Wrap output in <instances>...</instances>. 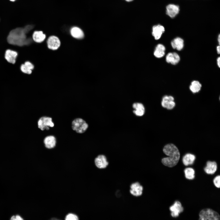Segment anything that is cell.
<instances>
[{
  "mask_svg": "<svg viewBox=\"0 0 220 220\" xmlns=\"http://www.w3.org/2000/svg\"><path fill=\"white\" fill-rule=\"evenodd\" d=\"M164 153L168 157L163 158L161 160L162 164L166 166L172 167L176 166L179 161L180 153L176 146L172 144L165 145L163 149Z\"/></svg>",
  "mask_w": 220,
  "mask_h": 220,
  "instance_id": "7a4b0ae2",
  "label": "cell"
},
{
  "mask_svg": "<svg viewBox=\"0 0 220 220\" xmlns=\"http://www.w3.org/2000/svg\"><path fill=\"white\" fill-rule=\"evenodd\" d=\"M132 107L134 109L133 113L137 116H141L144 114L145 108L143 105L140 103H134Z\"/></svg>",
  "mask_w": 220,
  "mask_h": 220,
  "instance_id": "ac0fdd59",
  "label": "cell"
},
{
  "mask_svg": "<svg viewBox=\"0 0 220 220\" xmlns=\"http://www.w3.org/2000/svg\"><path fill=\"white\" fill-rule=\"evenodd\" d=\"M65 220H78V216L76 214L72 213H69L65 217Z\"/></svg>",
  "mask_w": 220,
  "mask_h": 220,
  "instance_id": "484cf974",
  "label": "cell"
},
{
  "mask_svg": "<svg viewBox=\"0 0 220 220\" xmlns=\"http://www.w3.org/2000/svg\"><path fill=\"white\" fill-rule=\"evenodd\" d=\"M94 163L95 167L98 169H104L109 164L106 157L104 155H99L94 160Z\"/></svg>",
  "mask_w": 220,
  "mask_h": 220,
  "instance_id": "52a82bcc",
  "label": "cell"
},
{
  "mask_svg": "<svg viewBox=\"0 0 220 220\" xmlns=\"http://www.w3.org/2000/svg\"><path fill=\"white\" fill-rule=\"evenodd\" d=\"M165 31L164 27L160 25H157L153 26L152 34L156 40H158L161 38Z\"/></svg>",
  "mask_w": 220,
  "mask_h": 220,
  "instance_id": "7c38bea8",
  "label": "cell"
},
{
  "mask_svg": "<svg viewBox=\"0 0 220 220\" xmlns=\"http://www.w3.org/2000/svg\"><path fill=\"white\" fill-rule=\"evenodd\" d=\"M199 220H219L220 216L217 212L210 208L202 210L199 214Z\"/></svg>",
  "mask_w": 220,
  "mask_h": 220,
  "instance_id": "3957f363",
  "label": "cell"
},
{
  "mask_svg": "<svg viewBox=\"0 0 220 220\" xmlns=\"http://www.w3.org/2000/svg\"><path fill=\"white\" fill-rule=\"evenodd\" d=\"M166 48L162 44H158L156 46L154 51V55L157 58H161L165 55Z\"/></svg>",
  "mask_w": 220,
  "mask_h": 220,
  "instance_id": "d6986e66",
  "label": "cell"
},
{
  "mask_svg": "<svg viewBox=\"0 0 220 220\" xmlns=\"http://www.w3.org/2000/svg\"><path fill=\"white\" fill-rule=\"evenodd\" d=\"M143 190V186L138 182L132 183L130 186V193L134 196H141L142 194Z\"/></svg>",
  "mask_w": 220,
  "mask_h": 220,
  "instance_id": "8992f818",
  "label": "cell"
},
{
  "mask_svg": "<svg viewBox=\"0 0 220 220\" xmlns=\"http://www.w3.org/2000/svg\"><path fill=\"white\" fill-rule=\"evenodd\" d=\"M167 14L171 18H174L178 13L179 8L178 6L174 4H169L166 7Z\"/></svg>",
  "mask_w": 220,
  "mask_h": 220,
  "instance_id": "5bb4252c",
  "label": "cell"
},
{
  "mask_svg": "<svg viewBox=\"0 0 220 220\" xmlns=\"http://www.w3.org/2000/svg\"><path fill=\"white\" fill-rule=\"evenodd\" d=\"M217 63L218 65V67L219 68L220 67V57H218L217 60Z\"/></svg>",
  "mask_w": 220,
  "mask_h": 220,
  "instance_id": "f1b7e54d",
  "label": "cell"
},
{
  "mask_svg": "<svg viewBox=\"0 0 220 220\" xmlns=\"http://www.w3.org/2000/svg\"><path fill=\"white\" fill-rule=\"evenodd\" d=\"M17 55V53L16 51L7 50L5 52V58L9 62L14 64L16 62Z\"/></svg>",
  "mask_w": 220,
  "mask_h": 220,
  "instance_id": "e0dca14e",
  "label": "cell"
},
{
  "mask_svg": "<svg viewBox=\"0 0 220 220\" xmlns=\"http://www.w3.org/2000/svg\"><path fill=\"white\" fill-rule=\"evenodd\" d=\"M72 129L79 134L83 133L86 131L88 127L86 122L81 118L75 119L72 122Z\"/></svg>",
  "mask_w": 220,
  "mask_h": 220,
  "instance_id": "277c9868",
  "label": "cell"
},
{
  "mask_svg": "<svg viewBox=\"0 0 220 220\" xmlns=\"http://www.w3.org/2000/svg\"><path fill=\"white\" fill-rule=\"evenodd\" d=\"M47 44L48 47L49 49L55 50L59 48L61 43L58 37L54 36H52L48 38Z\"/></svg>",
  "mask_w": 220,
  "mask_h": 220,
  "instance_id": "30bf717a",
  "label": "cell"
},
{
  "mask_svg": "<svg viewBox=\"0 0 220 220\" xmlns=\"http://www.w3.org/2000/svg\"><path fill=\"white\" fill-rule=\"evenodd\" d=\"M9 0L10 1L12 2H14V1H15L16 0Z\"/></svg>",
  "mask_w": 220,
  "mask_h": 220,
  "instance_id": "d6a6232c",
  "label": "cell"
},
{
  "mask_svg": "<svg viewBox=\"0 0 220 220\" xmlns=\"http://www.w3.org/2000/svg\"><path fill=\"white\" fill-rule=\"evenodd\" d=\"M202 87L201 83L197 80L193 81L190 85L189 88L193 93L198 92L200 90Z\"/></svg>",
  "mask_w": 220,
  "mask_h": 220,
  "instance_id": "cb8c5ba5",
  "label": "cell"
},
{
  "mask_svg": "<svg viewBox=\"0 0 220 220\" xmlns=\"http://www.w3.org/2000/svg\"><path fill=\"white\" fill-rule=\"evenodd\" d=\"M33 28L32 25H28L24 27H18L11 30L7 36V40L10 44L23 46L31 44L32 40L27 38L26 34Z\"/></svg>",
  "mask_w": 220,
  "mask_h": 220,
  "instance_id": "6da1fadb",
  "label": "cell"
},
{
  "mask_svg": "<svg viewBox=\"0 0 220 220\" xmlns=\"http://www.w3.org/2000/svg\"><path fill=\"white\" fill-rule=\"evenodd\" d=\"M71 35L74 38L77 39H81L83 38V32L80 28L75 27L72 28L71 30Z\"/></svg>",
  "mask_w": 220,
  "mask_h": 220,
  "instance_id": "603a6c76",
  "label": "cell"
},
{
  "mask_svg": "<svg viewBox=\"0 0 220 220\" xmlns=\"http://www.w3.org/2000/svg\"><path fill=\"white\" fill-rule=\"evenodd\" d=\"M196 159L195 156L191 153L186 154L183 157L182 162L185 166L193 164Z\"/></svg>",
  "mask_w": 220,
  "mask_h": 220,
  "instance_id": "ffe728a7",
  "label": "cell"
},
{
  "mask_svg": "<svg viewBox=\"0 0 220 220\" xmlns=\"http://www.w3.org/2000/svg\"><path fill=\"white\" fill-rule=\"evenodd\" d=\"M185 178L188 179L192 180L195 178V173L194 170L192 168L188 167L184 170Z\"/></svg>",
  "mask_w": 220,
  "mask_h": 220,
  "instance_id": "d4e9b609",
  "label": "cell"
},
{
  "mask_svg": "<svg viewBox=\"0 0 220 220\" xmlns=\"http://www.w3.org/2000/svg\"><path fill=\"white\" fill-rule=\"evenodd\" d=\"M171 212V215L173 217H177L179 216V214L183 211L184 208L181 203L178 201L175 202L174 204L170 207Z\"/></svg>",
  "mask_w": 220,
  "mask_h": 220,
  "instance_id": "9c48e42d",
  "label": "cell"
},
{
  "mask_svg": "<svg viewBox=\"0 0 220 220\" xmlns=\"http://www.w3.org/2000/svg\"><path fill=\"white\" fill-rule=\"evenodd\" d=\"M34 68V65L29 61H26L24 64H22L20 67L21 71L24 73L31 74L32 70Z\"/></svg>",
  "mask_w": 220,
  "mask_h": 220,
  "instance_id": "44dd1931",
  "label": "cell"
},
{
  "mask_svg": "<svg viewBox=\"0 0 220 220\" xmlns=\"http://www.w3.org/2000/svg\"><path fill=\"white\" fill-rule=\"evenodd\" d=\"M217 168V165L215 161H208L206 166L204 170L205 172L208 174H213L216 172Z\"/></svg>",
  "mask_w": 220,
  "mask_h": 220,
  "instance_id": "2e32d148",
  "label": "cell"
},
{
  "mask_svg": "<svg viewBox=\"0 0 220 220\" xmlns=\"http://www.w3.org/2000/svg\"><path fill=\"white\" fill-rule=\"evenodd\" d=\"M125 0L127 2H130L133 1V0Z\"/></svg>",
  "mask_w": 220,
  "mask_h": 220,
  "instance_id": "1f68e13d",
  "label": "cell"
},
{
  "mask_svg": "<svg viewBox=\"0 0 220 220\" xmlns=\"http://www.w3.org/2000/svg\"><path fill=\"white\" fill-rule=\"evenodd\" d=\"M180 60V57L176 52H169L167 54L166 57V62L173 65L178 64Z\"/></svg>",
  "mask_w": 220,
  "mask_h": 220,
  "instance_id": "8fae6325",
  "label": "cell"
},
{
  "mask_svg": "<svg viewBox=\"0 0 220 220\" xmlns=\"http://www.w3.org/2000/svg\"><path fill=\"white\" fill-rule=\"evenodd\" d=\"M11 219H17V220H22L23 219L19 215H16V216H13L11 218Z\"/></svg>",
  "mask_w": 220,
  "mask_h": 220,
  "instance_id": "83f0119b",
  "label": "cell"
},
{
  "mask_svg": "<svg viewBox=\"0 0 220 220\" xmlns=\"http://www.w3.org/2000/svg\"><path fill=\"white\" fill-rule=\"evenodd\" d=\"M174 100V98L172 96L165 95L162 98V106L167 109H172L175 105Z\"/></svg>",
  "mask_w": 220,
  "mask_h": 220,
  "instance_id": "ba28073f",
  "label": "cell"
},
{
  "mask_svg": "<svg viewBox=\"0 0 220 220\" xmlns=\"http://www.w3.org/2000/svg\"><path fill=\"white\" fill-rule=\"evenodd\" d=\"M216 50L218 54H219L220 53V46L219 45L218 46H217Z\"/></svg>",
  "mask_w": 220,
  "mask_h": 220,
  "instance_id": "f546056e",
  "label": "cell"
},
{
  "mask_svg": "<svg viewBox=\"0 0 220 220\" xmlns=\"http://www.w3.org/2000/svg\"><path fill=\"white\" fill-rule=\"evenodd\" d=\"M46 38V35L41 31H35L32 35V38L35 42L40 43L42 42Z\"/></svg>",
  "mask_w": 220,
  "mask_h": 220,
  "instance_id": "7402d4cb",
  "label": "cell"
},
{
  "mask_svg": "<svg viewBox=\"0 0 220 220\" xmlns=\"http://www.w3.org/2000/svg\"><path fill=\"white\" fill-rule=\"evenodd\" d=\"M37 123L38 128L42 130L45 129L48 130L50 129L49 127H53L54 126L52 118L47 116L41 117L38 120Z\"/></svg>",
  "mask_w": 220,
  "mask_h": 220,
  "instance_id": "5b68a950",
  "label": "cell"
},
{
  "mask_svg": "<svg viewBox=\"0 0 220 220\" xmlns=\"http://www.w3.org/2000/svg\"><path fill=\"white\" fill-rule=\"evenodd\" d=\"M220 176H217L213 180V183L215 186L218 188L220 187Z\"/></svg>",
  "mask_w": 220,
  "mask_h": 220,
  "instance_id": "4316f807",
  "label": "cell"
},
{
  "mask_svg": "<svg viewBox=\"0 0 220 220\" xmlns=\"http://www.w3.org/2000/svg\"><path fill=\"white\" fill-rule=\"evenodd\" d=\"M43 142L46 148L51 149L56 146V139L54 136L49 135L44 138Z\"/></svg>",
  "mask_w": 220,
  "mask_h": 220,
  "instance_id": "4fadbf2b",
  "label": "cell"
},
{
  "mask_svg": "<svg viewBox=\"0 0 220 220\" xmlns=\"http://www.w3.org/2000/svg\"><path fill=\"white\" fill-rule=\"evenodd\" d=\"M220 35H218V43H219V45H220Z\"/></svg>",
  "mask_w": 220,
  "mask_h": 220,
  "instance_id": "4dcf8cb0",
  "label": "cell"
},
{
  "mask_svg": "<svg viewBox=\"0 0 220 220\" xmlns=\"http://www.w3.org/2000/svg\"><path fill=\"white\" fill-rule=\"evenodd\" d=\"M172 48L178 51H181L184 47V41L180 37H177L174 38L171 42Z\"/></svg>",
  "mask_w": 220,
  "mask_h": 220,
  "instance_id": "9a60e30c",
  "label": "cell"
}]
</instances>
